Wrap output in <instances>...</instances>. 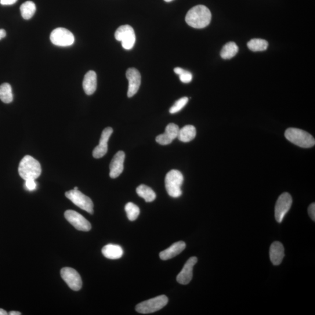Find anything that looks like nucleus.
<instances>
[{
	"label": "nucleus",
	"mask_w": 315,
	"mask_h": 315,
	"mask_svg": "<svg viewBox=\"0 0 315 315\" xmlns=\"http://www.w3.org/2000/svg\"><path fill=\"white\" fill-rule=\"evenodd\" d=\"M186 23L191 27L202 29L207 27L212 20V13L207 7L198 5L191 9L186 14Z\"/></svg>",
	"instance_id": "f257e3e1"
},
{
	"label": "nucleus",
	"mask_w": 315,
	"mask_h": 315,
	"mask_svg": "<svg viewBox=\"0 0 315 315\" xmlns=\"http://www.w3.org/2000/svg\"><path fill=\"white\" fill-rule=\"evenodd\" d=\"M18 172L25 180H35L41 175V165L36 159L30 155H26L20 163Z\"/></svg>",
	"instance_id": "f03ea898"
},
{
	"label": "nucleus",
	"mask_w": 315,
	"mask_h": 315,
	"mask_svg": "<svg viewBox=\"0 0 315 315\" xmlns=\"http://www.w3.org/2000/svg\"><path fill=\"white\" fill-rule=\"evenodd\" d=\"M285 137L290 142L300 147L310 148L315 144L313 136L301 129L289 128L286 130Z\"/></svg>",
	"instance_id": "7ed1b4c3"
},
{
	"label": "nucleus",
	"mask_w": 315,
	"mask_h": 315,
	"mask_svg": "<svg viewBox=\"0 0 315 315\" xmlns=\"http://www.w3.org/2000/svg\"><path fill=\"white\" fill-rule=\"evenodd\" d=\"M183 180L182 173L177 170H171L166 174L165 179V187L170 196L177 198L182 195L181 186Z\"/></svg>",
	"instance_id": "20e7f679"
},
{
	"label": "nucleus",
	"mask_w": 315,
	"mask_h": 315,
	"mask_svg": "<svg viewBox=\"0 0 315 315\" xmlns=\"http://www.w3.org/2000/svg\"><path fill=\"white\" fill-rule=\"evenodd\" d=\"M168 302L167 296L162 295L139 303L136 306V310L143 314L154 313L163 308Z\"/></svg>",
	"instance_id": "39448f33"
},
{
	"label": "nucleus",
	"mask_w": 315,
	"mask_h": 315,
	"mask_svg": "<svg viewBox=\"0 0 315 315\" xmlns=\"http://www.w3.org/2000/svg\"><path fill=\"white\" fill-rule=\"evenodd\" d=\"M115 39L122 42L123 49H132L136 43V35L133 28L130 25H122L119 27L115 34Z\"/></svg>",
	"instance_id": "423d86ee"
},
{
	"label": "nucleus",
	"mask_w": 315,
	"mask_h": 315,
	"mask_svg": "<svg viewBox=\"0 0 315 315\" xmlns=\"http://www.w3.org/2000/svg\"><path fill=\"white\" fill-rule=\"evenodd\" d=\"M67 198L83 210L92 215L93 213V203L89 197L83 194L78 190H71L65 193Z\"/></svg>",
	"instance_id": "0eeeda50"
},
{
	"label": "nucleus",
	"mask_w": 315,
	"mask_h": 315,
	"mask_svg": "<svg viewBox=\"0 0 315 315\" xmlns=\"http://www.w3.org/2000/svg\"><path fill=\"white\" fill-rule=\"evenodd\" d=\"M53 45L60 47H67L73 45L74 36L66 28H58L54 30L50 36Z\"/></svg>",
	"instance_id": "6e6552de"
},
{
	"label": "nucleus",
	"mask_w": 315,
	"mask_h": 315,
	"mask_svg": "<svg viewBox=\"0 0 315 315\" xmlns=\"http://www.w3.org/2000/svg\"><path fill=\"white\" fill-rule=\"evenodd\" d=\"M292 198L288 193H284L280 195L275 206V218L278 223H281L286 214L291 207Z\"/></svg>",
	"instance_id": "1a4fd4ad"
},
{
	"label": "nucleus",
	"mask_w": 315,
	"mask_h": 315,
	"mask_svg": "<svg viewBox=\"0 0 315 315\" xmlns=\"http://www.w3.org/2000/svg\"><path fill=\"white\" fill-rule=\"evenodd\" d=\"M61 276L72 290H80L82 281L80 275L77 271L70 267H64L61 270Z\"/></svg>",
	"instance_id": "9d476101"
},
{
	"label": "nucleus",
	"mask_w": 315,
	"mask_h": 315,
	"mask_svg": "<svg viewBox=\"0 0 315 315\" xmlns=\"http://www.w3.org/2000/svg\"><path fill=\"white\" fill-rule=\"evenodd\" d=\"M65 218L75 229L79 231L88 232L91 229V224L80 214L74 210H67L64 213Z\"/></svg>",
	"instance_id": "9b49d317"
},
{
	"label": "nucleus",
	"mask_w": 315,
	"mask_h": 315,
	"mask_svg": "<svg viewBox=\"0 0 315 315\" xmlns=\"http://www.w3.org/2000/svg\"><path fill=\"white\" fill-rule=\"evenodd\" d=\"M126 77L129 81L128 96L131 97L138 92L141 81L140 72L135 68H130L126 71Z\"/></svg>",
	"instance_id": "f8f14e48"
},
{
	"label": "nucleus",
	"mask_w": 315,
	"mask_h": 315,
	"mask_svg": "<svg viewBox=\"0 0 315 315\" xmlns=\"http://www.w3.org/2000/svg\"><path fill=\"white\" fill-rule=\"evenodd\" d=\"M197 262L196 257H191L187 260L179 274L177 275L176 280L179 284L186 285L189 283L193 278V270Z\"/></svg>",
	"instance_id": "ddd939ff"
},
{
	"label": "nucleus",
	"mask_w": 315,
	"mask_h": 315,
	"mask_svg": "<svg viewBox=\"0 0 315 315\" xmlns=\"http://www.w3.org/2000/svg\"><path fill=\"white\" fill-rule=\"evenodd\" d=\"M113 129L109 127L103 130L101 135L99 143L93 151V157L95 158H100L104 156L108 152V143L112 134L113 133Z\"/></svg>",
	"instance_id": "4468645a"
},
{
	"label": "nucleus",
	"mask_w": 315,
	"mask_h": 315,
	"mask_svg": "<svg viewBox=\"0 0 315 315\" xmlns=\"http://www.w3.org/2000/svg\"><path fill=\"white\" fill-rule=\"evenodd\" d=\"M125 153L122 151L115 155L110 164V175L111 178L115 179L122 174L124 169Z\"/></svg>",
	"instance_id": "2eb2a0df"
},
{
	"label": "nucleus",
	"mask_w": 315,
	"mask_h": 315,
	"mask_svg": "<svg viewBox=\"0 0 315 315\" xmlns=\"http://www.w3.org/2000/svg\"><path fill=\"white\" fill-rule=\"evenodd\" d=\"M179 129L178 126L174 123H170L166 127L165 133L156 137L157 142L163 146L171 144L177 138Z\"/></svg>",
	"instance_id": "dca6fc26"
},
{
	"label": "nucleus",
	"mask_w": 315,
	"mask_h": 315,
	"mask_svg": "<svg viewBox=\"0 0 315 315\" xmlns=\"http://www.w3.org/2000/svg\"><path fill=\"white\" fill-rule=\"evenodd\" d=\"M186 246V244L183 241L175 242L169 248L159 253V257L162 260L171 259L179 255L185 249Z\"/></svg>",
	"instance_id": "f3484780"
},
{
	"label": "nucleus",
	"mask_w": 315,
	"mask_h": 315,
	"mask_svg": "<svg viewBox=\"0 0 315 315\" xmlns=\"http://www.w3.org/2000/svg\"><path fill=\"white\" fill-rule=\"evenodd\" d=\"M284 257V248L280 242H274L270 248V258L274 266L280 264Z\"/></svg>",
	"instance_id": "a211bd4d"
},
{
	"label": "nucleus",
	"mask_w": 315,
	"mask_h": 315,
	"mask_svg": "<svg viewBox=\"0 0 315 315\" xmlns=\"http://www.w3.org/2000/svg\"><path fill=\"white\" fill-rule=\"evenodd\" d=\"M82 86L86 95H91L96 91L97 76L95 71H89L86 72L83 80Z\"/></svg>",
	"instance_id": "6ab92c4d"
},
{
	"label": "nucleus",
	"mask_w": 315,
	"mask_h": 315,
	"mask_svg": "<svg viewBox=\"0 0 315 315\" xmlns=\"http://www.w3.org/2000/svg\"><path fill=\"white\" fill-rule=\"evenodd\" d=\"M102 252L105 258L112 260L120 259L123 255V249L118 245L109 244L104 246Z\"/></svg>",
	"instance_id": "aec40b11"
},
{
	"label": "nucleus",
	"mask_w": 315,
	"mask_h": 315,
	"mask_svg": "<svg viewBox=\"0 0 315 315\" xmlns=\"http://www.w3.org/2000/svg\"><path fill=\"white\" fill-rule=\"evenodd\" d=\"M196 136V129L192 125H186L179 129L177 138L183 143L190 142Z\"/></svg>",
	"instance_id": "412c9836"
},
{
	"label": "nucleus",
	"mask_w": 315,
	"mask_h": 315,
	"mask_svg": "<svg viewBox=\"0 0 315 315\" xmlns=\"http://www.w3.org/2000/svg\"><path fill=\"white\" fill-rule=\"evenodd\" d=\"M136 192L140 197L143 198L147 202L153 201L156 198V194L154 191L145 184H141L137 187Z\"/></svg>",
	"instance_id": "4be33fe9"
},
{
	"label": "nucleus",
	"mask_w": 315,
	"mask_h": 315,
	"mask_svg": "<svg viewBox=\"0 0 315 315\" xmlns=\"http://www.w3.org/2000/svg\"><path fill=\"white\" fill-rule=\"evenodd\" d=\"M239 48L235 42H228L224 46L222 52H221V57L223 59H231L234 57L238 52Z\"/></svg>",
	"instance_id": "5701e85b"
},
{
	"label": "nucleus",
	"mask_w": 315,
	"mask_h": 315,
	"mask_svg": "<svg viewBox=\"0 0 315 315\" xmlns=\"http://www.w3.org/2000/svg\"><path fill=\"white\" fill-rule=\"evenodd\" d=\"M36 10L35 4L31 1L25 2L20 7L21 16L26 20H30L34 16Z\"/></svg>",
	"instance_id": "b1692460"
},
{
	"label": "nucleus",
	"mask_w": 315,
	"mask_h": 315,
	"mask_svg": "<svg viewBox=\"0 0 315 315\" xmlns=\"http://www.w3.org/2000/svg\"><path fill=\"white\" fill-rule=\"evenodd\" d=\"M0 99L5 103H10L13 102L12 87L9 83H4L0 85Z\"/></svg>",
	"instance_id": "393cba45"
},
{
	"label": "nucleus",
	"mask_w": 315,
	"mask_h": 315,
	"mask_svg": "<svg viewBox=\"0 0 315 315\" xmlns=\"http://www.w3.org/2000/svg\"><path fill=\"white\" fill-rule=\"evenodd\" d=\"M248 48L253 52H262L266 50L269 43L266 40L261 39H253L248 43Z\"/></svg>",
	"instance_id": "a878e982"
},
{
	"label": "nucleus",
	"mask_w": 315,
	"mask_h": 315,
	"mask_svg": "<svg viewBox=\"0 0 315 315\" xmlns=\"http://www.w3.org/2000/svg\"><path fill=\"white\" fill-rule=\"evenodd\" d=\"M125 211L127 213V216L130 221H135L140 215V208L135 204L133 202H128L125 206Z\"/></svg>",
	"instance_id": "bb28decb"
},
{
	"label": "nucleus",
	"mask_w": 315,
	"mask_h": 315,
	"mask_svg": "<svg viewBox=\"0 0 315 315\" xmlns=\"http://www.w3.org/2000/svg\"><path fill=\"white\" fill-rule=\"evenodd\" d=\"M174 72L179 75L180 80L183 83H189L192 80L193 75L189 71L184 70L182 68L176 67Z\"/></svg>",
	"instance_id": "cd10ccee"
},
{
	"label": "nucleus",
	"mask_w": 315,
	"mask_h": 315,
	"mask_svg": "<svg viewBox=\"0 0 315 315\" xmlns=\"http://www.w3.org/2000/svg\"><path fill=\"white\" fill-rule=\"evenodd\" d=\"M188 101H189V99H188L187 97H183L182 98L176 101L174 104L170 108V114H174L182 110V109L186 106Z\"/></svg>",
	"instance_id": "c85d7f7f"
},
{
	"label": "nucleus",
	"mask_w": 315,
	"mask_h": 315,
	"mask_svg": "<svg viewBox=\"0 0 315 315\" xmlns=\"http://www.w3.org/2000/svg\"><path fill=\"white\" fill-rule=\"evenodd\" d=\"M25 187L29 191H34L36 190L37 184H36L35 180H25Z\"/></svg>",
	"instance_id": "c756f323"
},
{
	"label": "nucleus",
	"mask_w": 315,
	"mask_h": 315,
	"mask_svg": "<svg viewBox=\"0 0 315 315\" xmlns=\"http://www.w3.org/2000/svg\"><path fill=\"white\" fill-rule=\"evenodd\" d=\"M308 213L311 219L314 222L315 221V204L312 203L308 208Z\"/></svg>",
	"instance_id": "7c9ffc66"
},
{
	"label": "nucleus",
	"mask_w": 315,
	"mask_h": 315,
	"mask_svg": "<svg viewBox=\"0 0 315 315\" xmlns=\"http://www.w3.org/2000/svg\"><path fill=\"white\" fill-rule=\"evenodd\" d=\"M18 0H0V4L3 6H10L15 4Z\"/></svg>",
	"instance_id": "2f4dec72"
},
{
	"label": "nucleus",
	"mask_w": 315,
	"mask_h": 315,
	"mask_svg": "<svg viewBox=\"0 0 315 315\" xmlns=\"http://www.w3.org/2000/svg\"><path fill=\"white\" fill-rule=\"evenodd\" d=\"M6 35V31L5 30H3V29H1V30H0V40L5 38Z\"/></svg>",
	"instance_id": "473e14b6"
},
{
	"label": "nucleus",
	"mask_w": 315,
	"mask_h": 315,
	"mask_svg": "<svg viewBox=\"0 0 315 315\" xmlns=\"http://www.w3.org/2000/svg\"><path fill=\"white\" fill-rule=\"evenodd\" d=\"M22 313L19 312H17V311H12L10 312L9 314L10 315H21Z\"/></svg>",
	"instance_id": "72a5a7b5"
},
{
	"label": "nucleus",
	"mask_w": 315,
	"mask_h": 315,
	"mask_svg": "<svg viewBox=\"0 0 315 315\" xmlns=\"http://www.w3.org/2000/svg\"><path fill=\"white\" fill-rule=\"evenodd\" d=\"M7 314H8V313L7 312V311L0 308V315H7Z\"/></svg>",
	"instance_id": "f704fd0d"
},
{
	"label": "nucleus",
	"mask_w": 315,
	"mask_h": 315,
	"mask_svg": "<svg viewBox=\"0 0 315 315\" xmlns=\"http://www.w3.org/2000/svg\"><path fill=\"white\" fill-rule=\"evenodd\" d=\"M164 1L166 2H171L173 1V0H164Z\"/></svg>",
	"instance_id": "c9c22d12"
},
{
	"label": "nucleus",
	"mask_w": 315,
	"mask_h": 315,
	"mask_svg": "<svg viewBox=\"0 0 315 315\" xmlns=\"http://www.w3.org/2000/svg\"><path fill=\"white\" fill-rule=\"evenodd\" d=\"M74 189V190H78V187H75Z\"/></svg>",
	"instance_id": "e433bc0d"
}]
</instances>
